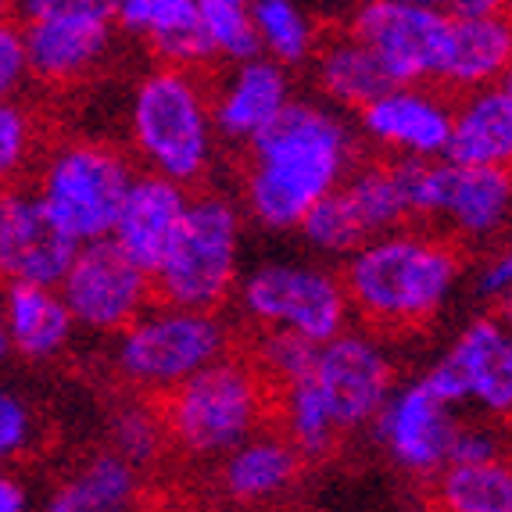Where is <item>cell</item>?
Wrapping results in <instances>:
<instances>
[{"label": "cell", "instance_id": "obj_1", "mask_svg": "<svg viewBox=\"0 0 512 512\" xmlns=\"http://www.w3.org/2000/svg\"><path fill=\"white\" fill-rule=\"evenodd\" d=\"M355 169V133L333 108L294 97L244 154L240 197L255 226L291 233Z\"/></svg>", "mask_w": 512, "mask_h": 512}, {"label": "cell", "instance_id": "obj_2", "mask_svg": "<svg viewBox=\"0 0 512 512\" xmlns=\"http://www.w3.org/2000/svg\"><path fill=\"white\" fill-rule=\"evenodd\" d=\"M466 258L437 230L405 226L366 240L344 262V294L351 316L369 333H409L430 326L459 291Z\"/></svg>", "mask_w": 512, "mask_h": 512}, {"label": "cell", "instance_id": "obj_3", "mask_svg": "<svg viewBox=\"0 0 512 512\" xmlns=\"http://www.w3.org/2000/svg\"><path fill=\"white\" fill-rule=\"evenodd\" d=\"M126 129L133 162L147 176L169 180L176 187H194L215 162L212 90L197 72L151 65L137 76L126 104Z\"/></svg>", "mask_w": 512, "mask_h": 512}, {"label": "cell", "instance_id": "obj_4", "mask_svg": "<svg viewBox=\"0 0 512 512\" xmlns=\"http://www.w3.org/2000/svg\"><path fill=\"white\" fill-rule=\"evenodd\" d=\"M172 452L187 459H222L255 437L273 412V387L251 355H226L190 376L158 402Z\"/></svg>", "mask_w": 512, "mask_h": 512}, {"label": "cell", "instance_id": "obj_5", "mask_svg": "<svg viewBox=\"0 0 512 512\" xmlns=\"http://www.w3.org/2000/svg\"><path fill=\"white\" fill-rule=\"evenodd\" d=\"M137 165L108 140H61L36 165L33 194L65 237L86 248L111 237Z\"/></svg>", "mask_w": 512, "mask_h": 512}, {"label": "cell", "instance_id": "obj_6", "mask_svg": "<svg viewBox=\"0 0 512 512\" xmlns=\"http://www.w3.org/2000/svg\"><path fill=\"white\" fill-rule=\"evenodd\" d=\"M230 355V326L219 312L151 305L111 344V369L129 391L162 402L190 376Z\"/></svg>", "mask_w": 512, "mask_h": 512}, {"label": "cell", "instance_id": "obj_7", "mask_svg": "<svg viewBox=\"0 0 512 512\" xmlns=\"http://www.w3.org/2000/svg\"><path fill=\"white\" fill-rule=\"evenodd\" d=\"M240 237H244V219L230 197H194L180 237L151 273L158 305L219 312L237 294Z\"/></svg>", "mask_w": 512, "mask_h": 512}, {"label": "cell", "instance_id": "obj_8", "mask_svg": "<svg viewBox=\"0 0 512 512\" xmlns=\"http://www.w3.org/2000/svg\"><path fill=\"white\" fill-rule=\"evenodd\" d=\"M240 312L262 333L326 344L348 330L351 308L337 273L308 262H262L237 283Z\"/></svg>", "mask_w": 512, "mask_h": 512}, {"label": "cell", "instance_id": "obj_9", "mask_svg": "<svg viewBox=\"0 0 512 512\" xmlns=\"http://www.w3.org/2000/svg\"><path fill=\"white\" fill-rule=\"evenodd\" d=\"M26 47L29 79L76 86L90 79L115 43V4L108 0H26L11 8Z\"/></svg>", "mask_w": 512, "mask_h": 512}, {"label": "cell", "instance_id": "obj_10", "mask_svg": "<svg viewBox=\"0 0 512 512\" xmlns=\"http://www.w3.org/2000/svg\"><path fill=\"white\" fill-rule=\"evenodd\" d=\"M412 212L434 219L452 244H491L512 219V176L495 169H466L452 162H416Z\"/></svg>", "mask_w": 512, "mask_h": 512}, {"label": "cell", "instance_id": "obj_11", "mask_svg": "<svg viewBox=\"0 0 512 512\" xmlns=\"http://www.w3.org/2000/svg\"><path fill=\"white\" fill-rule=\"evenodd\" d=\"M348 29L376 58L391 86H430L441 61L448 15L430 0H366L351 11Z\"/></svg>", "mask_w": 512, "mask_h": 512}, {"label": "cell", "instance_id": "obj_12", "mask_svg": "<svg viewBox=\"0 0 512 512\" xmlns=\"http://www.w3.org/2000/svg\"><path fill=\"white\" fill-rule=\"evenodd\" d=\"M308 380L323 394L326 409L341 434L376 423L387 405L394 380V359L387 344L369 330H344L333 341L319 344Z\"/></svg>", "mask_w": 512, "mask_h": 512}, {"label": "cell", "instance_id": "obj_13", "mask_svg": "<svg viewBox=\"0 0 512 512\" xmlns=\"http://www.w3.org/2000/svg\"><path fill=\"white\" fill-rule=\"evenodd\" d=\"M423 380L452 409L473 405L491 419H512V333L495 316L470 319Z\"/></svg>", "mask_w": 512, "mask_h": 512}, {"label": "cell", "instance_id": "obj_14", "mask_svg": "<svg viewBox=\"0 0 512 512\" xmlns=\"http://www.w3.org/2000/svg\"><path fill=\"white\" fill-rule=\"evenodd\" d=\"M58 294L72 312V323L104 337H119L154 305L151 276L129 262L111 240L76 251Z\"/></svg>", "mask_w": 512, "mask_h": 512}, {"label": "cell", "instance_id": "obj_15", "mask_svg": "<svg viewBox=\"0 0 512 512\" xmlns=\"http://www.w3.org/2000/svg\"><path fill=\"white\" fill-rule=\"evenodd\" d=\"M448 15L434 83L441 94L466 97L502 86L512 69V4L455 0L441 4Z\"/></svg>", "mask_w": 512, "mask_h": 512}, {"label": "cell", "instance_id": "obj_16", "mask_svg": "<svg viewBox=\"0 0 512 512\" xmlns=\"http://www.w3.org/2000/svg\"><path fill=\"white\" fill-rule=\"evenodd\" d=\"M459 427L462 423L455 409L430 391L423 376L394 387L373 423L394 466H402L405 473H416V477H437L448 466Z\"/></svg>", "mask_w": 512, "mask_h": 512}, {"label": "cell", "instance_id": "obj_17", "mask_svg": "<svg viewBox=\"0 0 512 512\" xmlns=\"http://www.w3.org/2000/svg\"><path fill=\"white\" fill-rule=\"evenodd\" d=\"M452 108L455 101L437 86H391L359 111V129L398 162L434 165L448 154Z\"/></svg>", "mask_w": 512, "mask_h": 512}, {"label": "cell", "instance_id": "obj_18", "mask_svg": "<svg viewBox=\"0 0 512 512\" xmlns=\"http://www.w3.org/2000/svg\"><path fill=\"white\" fill-rule=\"evenodd\" d=\"M76 251L43 212L33 187L0 194V287H61Z\"/></svg>", "mask_w": 512, "mask_h": 512}, {"label": "cell", "instance_id": "obj_19", "mask_svg": "<svg viewBox=\"0 0 512 512\" xmlns=\"http://www.w3.org/2000/svg\"><path fill=\"white\" fill-rule=\"evenodd\" d=\"M190 190L176 187L169 180L137 172V180L129 187L126 205L119 212V222L111 230V244L122 251L133 265H140L147 276L162 265L169 248L180 237L183 222L190 212Z\"/></svg>", "mask_w": 512, "mask_h": 512}, {"label": "cell", "instance_id": "obj_20", "mask_svg": "<svg viewBox=\"0 0 512 512\" xmlns=\"http://www.w3.org/2000/svg\"><path fill=\"white\" fill-rule=\"evenodd\" d=\"M294 101L291 76L269 58H251L230 65L212 90V122L222 140L248 147L262 137Z\"/></svg>", "mask_w": 512, "mask_h": 512}, {"label": "cell", "instance_id": "obj_21", "mask_svg": "<svg viewBox=\"0 0 512 512\" xmlns=\"http://www.w3.org/2000/svg\"><path fill=\"white\" fill-rule=\"evenodd\" d=\"M115 29L147 43L158 65L197 72L212 65L197 0H119Z\"/></svg>", "mask_w": 512, "mask_h": 512}, {"label": "cell", "instance_id": "obj_22", "mask_svg": "<svg viewBox=\"0 0 512 512\" xmlns=\"http://www.w3.org/2000/svg\"><path fill=\"white\" fill-rule=\"evenodd\" d=\"M301 466L305 459L294 452L280 430H258L230 455H222L215 487L233 505H269L280 502L298 484Z\"/></svg>", "mask_w": 512, "mask_h": 512}, {"label": "cell", "instance_id": "obj_23", "mask_svg": "<svg viewBox=\"0 0 512 512\" xmlns=\"http://www.w3.org/2000/svg\"><path fill=\"white\" fill-rule=\"evenodd\" d=\"M444 162L512 176V97L502 86L455 97L452 140Z\"/></svg>", "mask_w": 512, "mask_h": 512}, {"label": "cell", "instance_id": "obj_24", "mask_svg": "<svg viewBox=\"0 0 512 512\" xmlns=\"http://www.w3.org/2000/svg\"><path fill=\"white\" fill-rule=\"evenodd\" d=\"M40 512H144V477L115 452H94L51 487Z\"/></svg>", "mask_w": 512, "mask_h": 512}, {"label": "cell", "instance_id": "obj_25", "mask_svg": "<svg viewBox=\"0 0 512 512\" xmlns=\"http://www.w3.org/2000/svg\"><path fill=\"white\" fill-rule=\"evenodd\" d=\"M0 316L11 355L26 362L58 359L76 337V323L58 287H0Z\"/></svg>", "mask_w": 512, "mask_h": 512}, {"label": "cell", "instance_id": "obj_26", "mask_svg": "<svg viewBox=\"0 0 512 512\" xmlns=\"http://www.w3.org/2000/svg\"><path fill=\"white\" fill-rule=\"evenodd\" d=\"M412 169H416V162L376 158V162L355 165L348 180L341 183L344 205L351 208L366 240L412 226V219H416V212H412Z\"/></svg>", "mask_w": 512, "mask_h": 512}, {"label": "cell", "instance_id": "obj_27", "mask_svg": "<svg viewBox=\"0 0 512 512\" xmlns=\"http://www.w3.org/2000/svg\"><path fill=\"white\" fill-rule=\"evenodd\" d=\"M312 72H316V86L333 108L362 111L391 90V79L384 76V69L348 29L323 36L316 58H312Z\"/></svg>", "mask_w": 512, "mask_h": 512}, {"label": "cell", "instance_id": "obj_28", "mask_svg": "<svg viewBox=\"0 0 512 512\" xmlns=\"http://www.w3.org/2000/svg\"><path fill=\"white\" fill-rule=\"evenodd\" d=\"M434 512H512V459L444 466L430 487Z\"/></svg>", "mask_w": 512, "mask_h": 512}, {"label": "cell", "instance_id": "obj_29", "mask_svg": "<svg viewBox=\"0 0 512 512\" xmlns=\"http://www.w3.org/2000/svg\"><path fill=\"white\" fill-rule=\"evenodd\" d=\"M273 412L280 419V434L291 441V448L305 462L333 455V448L341 441V430L333 423L323 394L316 391V384L308 376L298 380V384H287L280 391H273Z\"/></svg>", "mask_w": 512, "mask_h": 512}, {"label": "cell", "instance_id": "obj_30", "mask_svg": "<svg viewBox=\"0 0 512 512\" xmlns=\"http://www.w3.org/2000/svg\"><path fill=\"white\" fill-rule=\"evenodd\" d=\"M251 18H255L262 58L276 61L280 69H294V65L316 58L323 29L301 4H294V0H255Z\"/></svg>", "mask_w": 512, "mask_h": 512}, {"label": "cell", "instance_id": "obj_31", "mask_svg": "<svg viewBox=\"0 0 512 512\" xmlns=\"http://www.w3.org/2000/svg\"><path fill=\"white\" fill-rule=\"evenodd\" d=\"M108 437L111 448L122 462H129L133 470L144 477L147 470H154L158 462L169 452V434H165L162 412H158V402H144V398H129L119 409L111 412L108 423Z\"/></svg>", "mask_w": 512, "mask_h": 512}, {"label": "cell", "instance_id": "obj_32", "mask_svg": "<svg viewBox=\"0 0 512 512\" xmlns=\"http://www.w3.org/2000/svg\"><path fill=\"white\" fill-rule=\"evenodd\" d=\"M197 11H201V29H205L212 61H226L230 69L240 61L262 58L248 0H197Z\"/></svg>", "mask_w": 512, "mask_h": 512}, {"label": "cell", "instance_id": "obj_33", "mask_svg": "<svg viewBox=\"0 0 512 512\" xmlns=\"http://www.w3.org/2000/svg\"><path fill=\"white\" fill-rule=\"evenodd\" d=\"M40 147V122L22 97L0 101V194L18 187Z\"/></svg>", "mask_w": 512, "mask_h": 512}, {"label": "cell", "instance_id": "obj_34", "mask_svg": "<svg viewBox=\"0 0 512 512\" xmlns=\"http://www.w3.org/2000/svg\"><path fill=\"white\" fill-rule=\"evenodd\" d=\"M298 233L316 251H323V255H344L348 258L366 244V233H362V226L355 222L351 208L344 205L341 190L330 194L326 201H319V205L301 219Z\"/></svg>", "mask_w": 512, "mask_h": 512}, {"label": "cell", "instance_id": "obj_35", "mask_svg": "<svg viewBox=\"0 0 512 512\" xmlns=\"http://www.w3.org/2000/svg\"><path fill=\"white\" fill-rule=\"evenodd\" d=\"M251 362L258 366V373L269 380L273 391L287 384H298L312 373V362H316V344L291 337V333H262L255 344V355Z\"/></svg>", "mask_w": 512, "mask_h": 512}, {"label": "cell", "instance_id": "obj_36", "mask_svg": "<svg viewBox=\"0 0 512 512\" xmlns=\"http://www.w3.org/2000/svg\"><path fill=\"white\" fill-rule=\"evenodd\" d=\"M36 437H40V416L33 402L15 387L0 384V470H11L18 459H26Z\"/></svg>", "mask_w": 512, "mask_h": 512}, {"label": "cell", "instance_id": "obj_37", "mask_svg": "<svg viewBox=\"0 0 512 512\" xmlns=\"http://www.w3.org/2000/svg\"><path fill=\"white\" fill-rule=\"evenodd\" d=\"M509 459L505 455V434L498 427H487V423H470V427H459L452 444V455H448V466H480V462H495Z\"/></svg>", "mask_w": 512, "mask_h": 512}, {"label": "cell", "instance_id": "obj_38", "mask_svg": "<svg viewBox=\"0 0 512 512\" xmlns=\"http://www.w3.org/2000/svg\"><path fill=\"white\" fill-rule=\"evenodd\" d=\"M29 83V65H26V47H22V33H18L15 18H0V101H11L26 90Z\"/></svg>", "mask_w": 512, "mask_h": 512}, {"label": "cell", "instance_id": "obj_39", "mask_svg": "<svg viewBox=\"0 0 512 512\" xmlns=\"http://www.w3.org/2000/svg\"><path fill=\"white\" fill-rule=\"evenodd\" d=\"M473 287H477V298H484V301H498L512 291V240L484 258Z\"/></svg>", "mask_w": 512, "mask_h": 512}, {"label": "cell", "instance_id": "obj_40", "mask_svg": "<svg viewBox=\"0 0 512 512\" xmlns=\"http://www.w3.org/2000/svg\"><path fill=\"white\" fill-rule=\"evenodd\" d=\"M0 512H29V491L11 470H0Z\"/></svg>", "mask_w": 512, "mask_h": 512}, {"label": "cell", "instance_id": "obj_41", "mask_svg": "<svg viewBox=\"0 0 512 512\" xmlns=\"http://www.w3.org/2000/svg\"><path fill=\"white\" fill-rule=\"evenodd\" d=\"M491 316H495L498 323H502L505 330L512 333V291L505 294V298H498V301H495V312H491Z\"/></svg>", "mask_w": 512, "mask_h": 512}, {"label": "cell", "instance_id": "obj_42", "mask_svg": "<svg viewBox=\"0 0 512 512\" xmlns=\"http://www.w3.org/2000/svg\"><path fill=\"white\" fill-rule=\"evenodd\" d=\"M11 359V341H8V330H4V316H0V366Z\"/></svg>", "mask_w": 512, "mask_h": 512}, {"label": "cell", "instance_id": "obj_43", "mask_svg": "<svg viewBox=\"0 0 512 512\" xmlns=\"http://www.w3.org/2000/svg\"><path fill=\"white\" fill-rule=\"evenodd\" d=\"M502 90H505V94H509V97H512V69H509V76H505V79H502Z\"/></svg>", "mask_w": 512, "mask_h": 512}, {"label": "cell", "instance_id": "obj_44", "mask_svg": "<svg viewBox=\"0 0 512 512\" xmlns=\"http://www.w3.org/2000/svg\"><path fill=\"white\" fill-rule=\"evenodd\" d=\"M0 18H11V8L4 4V0H0Z\"/></svg>", "mask_w": 512, "mask_h": 512}]
</instances>
